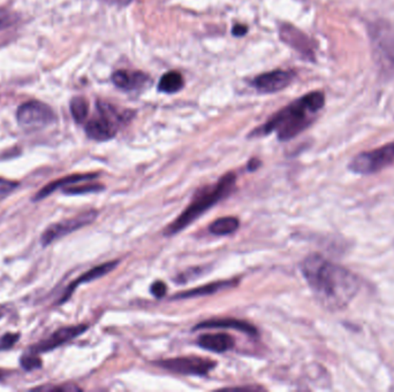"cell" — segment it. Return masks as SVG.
<instances>
[{
	"label": "cell",
	"mask_w": 394,
	"mask_h": 392,
	"mask_svg": "<svg viewBox=\"0 0 394 392\" xmlns=\"http://www.w3.org/2000/svg\"><path fill=\"white\" fill-rule=\"evenodd\" d=\"M132 111H123L109 102H99L97 112L85 124V133L97 142H105L116 136L121 127L129 122Z\"/></svg>",
	"instance_id": "obj_4"
},
{
	"label": "cell",
	"mask_w": 394,
	"mask_h": 392,
	"mask_svg": "<svg viewBox=\"0 0 394 392\" xmlns=\"http://www.w3.org/2000/svg\"><path fill=\"white\" fill-rule=\"evenodd\" d=\"M20 340V334H5L0 338V350H8L14 347V344Z\"/></svg>",
	"instance_id": "obj_23"
},
{
	"label": "cell",
	"mask_w": 394,
	"mask_h": 392,
	"mask_svg": "<svg viewBox=\"0 0 394 392\" xmlns=\"http://www.w3.org/2000/svg\"><path fill=\"white\" fill-rule=\"evenodd\" d=\"M150 81L148 75L138 70L119 69L112 74V82L116 88L125 91H135L143 88Z\"/></svg>",
	"instance_id": "obj_12"
},
{
	"label": "cell",
	"mask_w": 394,
	"mask_h": 392,
	"mask_svg": "<svg viewBox=\"0 0 394 392\" xmlns=\"http://www.w3.org/2000/svg\"><path fill=\"white\" fill-rule=\"evenodd\" d=\"M301 272L320 303L331 311H342L349 307L359 294V277L320 254L307 257L301 265Z\"/></svg>",
	"instance_id": "obj_1"
},
{
	"label": "cell",
	"mask_w": 394,
	"mask_h": 392,
	"mask_svg": "<svg viewBox=\"0 0 394 392\" xmlns=\"http://www.w3.org/2000/svg\"><path fill=\"white\" fill-rule=\"evenodd\" d=\"M324 105L325 95L323 92H309L273 114L263 126L251 133V136H265L277 133L279 140H293L313 124Z\"/></svg>",
	"instance_id": "obj_2"
},
{
	"label": "cell",
	"mask_w": 394,
	"mask_h": 392,
	"mask_svg": "<svg viewBox=\"0 0 394 392\" xmlns=\"http://www.w3.org/2000/svg\"><path fill=\"white\" fill-rule=\"evenodd\" d=\"M239 226L240 222L236 217H222V219H218L215 222H212L209 230L216 236H227V235L236 232Z\"/></svg>",
	"instance_id": "obj_19"
},
{
	"label": "cell",
	"mask_w": 394,
	"mask_h": 392,
	"mask_svg": "<svg viewBox=\"0 0 394 392\" xmlns=\"http://www.w3.org/2000/svg\"><path fill=\"white\" fill-rule=\"evenodd\" d=\"M96 217H97L96 210H88V212L80 214L78 217H72L68 220L60 221L58 224H51L42 234V237H41L42 246H50L51 243L56 242L61 237H65L66 235L74 232L85 226H88L95 221Z\"/></svg>",
	"instance_id": "obj_8"
},
{
	"label": "cell",
	"mask_w": 394,
	"mask_h": 392,
	"mask_svg": "<svg viewBox=\"0 0 394 392\" xmlns=\"http://www.w3.org/2000/svg\"><path fill=\"white\" fill-rule=\"evenodd\" d=\"M279 36L282 42L296 50V52H299L302 56V58L309 61L315 60V47H313V42L300 29L289 23H284L279 28Z\"/></svg>",
	"instance_id": "obj_10"
},
{
	"label": "cell",
	"mask_w": 394,
	"mask_h": 392,
	"mask_svg": "<svg viewBox=\"0 0 394 392\" xmlns=\"http://www.w3.org/2000/svg\"><path fill=\"white\" fill-rule=\"evenodd\" d=\"M72 116L78 123H83L89 113V104L83 97H75L71 102Z\"/></svg>",
	"instance_id": "obj_20"
},
{
	"label": "cell",
	"mask_w": 394,
	"mask_h": 392,
	"mask_svg": "<svg viewBox=\"0 0 394 392\" xmlns=\"http://www.w3.org/2000/svg\"><path fill=\"white\" fill-rule=\"evenodd\" d=\"M198 345L205 349V350L211 351V352H217V353H222L226 351L231 350L234 347V340L232 337L226 334H207L202 335L198 340Z\"/></svg>",
	"instance_id": "obj_15"
},
{
	"label": "cell",
	"mask_w": 394,
	"mask_h": 392,
	"mask_svg": "<svg viewBox=\"0 0 394 392\" xmlns=\"http://www.w3.org/2000/svg\"><path fill=\"white\" fill-rule=\"evenodd\" d=\"M260 162L256 159H253V160H250L249 165H248V169L249 171H255L257 167H260Z\"/></svg>",
	"instance_id": "obj_28"
},
{
	"label": "cell",
	"mask_w": 394,
	"mask_h": 392,
	"mask_svg": "<svg viewBox=\"0 0 394 392\" xmlns=\"http://www.w3.org/2000/svg\"><path fill=\"white\" fill-rule=\"evenodd\" d=\"M21 366L25 371H34V369L42 367V360L39 357V354L29 351L28 353L22 356Z\"/></svg>",
	"instance_id": "obj_21"
},
{
	"label": "cell",
	"mask_w": 394,
	"mask_h": 392,
	"mask_svg": "<svg viewBox=\"0 0 394 392\" xmlns=\"http://www.w3.org/2000/svg\"><path fill=\"white\" fill-rule=\"evenodd\" d=\"M106 4L110 5H118V6H126V5L130 4L133 0H102Z\"/></svg>",
	"instance_id": "obj_27"
},
{
	"label": "cell",
	"mask_w": 394,
	"mask_h": 392,
	"mask_svg": "<svg viewBox=\"0 0 394 392\" xmlns=\"http://www.w3.org/2000/svg\"><path fill=\"white\" fill-rule=\"evenodd\" d=\"M394 164V142L375 150L366 151L355 155L349 162V169L354 174L371 175Z\"/></svg>",
	"instance_id": "obj_5"
},
{
	"label": "cell",
	"mask_w": 394,
	"mask_h": 392,
	"mask_svg": "<svg viewBox=\"0 0 394 392\" xmlns=\"http://www.w3.org/2000/svg\"><path fill=\"white\" fill-rule=\"evenodd\" d=\"M5 376H6V373H5L4 371H1V369H0V381H1V380H4Z\"/></svg>",
	"instance_id": "obj_29"
},
{
	"label": "cell",
	"mask_w": 394,
	"mask_h": 392,
	"mask_svg": "<svg viewBox=\"0 0 394 392\" xmlns=\"http://www.w3.org/2000/svg\"><path fill=\"white\" fill-rule=\"evenodd\" d=\"M185 87V80L183 76L179 72L171 70L163 75L158 85V91L164 92V94H176Z\"/></svg>",
	"instance_id": "obj_18"
},
{
	"label": "cell",
	"mask_w": 394,
	"mask_h": 392,
	"mask_svg": "<svg viewBox=\"0 0 394 392\" xmlns=\"http://www.w3.org/2000/svg\"><path fill=\"white\" fill-rule=\"evenodd\" d=\"M17 119L19 124L25 129L39 130L54 121V113L50 106L43 102H25L19 107Z\"/></svg>",
	"instance_id": "obj_6"
},
{
	"label": "cell",
	"mask_w": 394,
	"mask_h": 392,
	"mask_svg": "<svg viewBox=\"0 0 394 392\" xmlns=\"http://www.w3.org/2000/svg\"><path fill=\"white\" fill-rule=\"evenodd\" d=\"M88 325H78V326L65 327L56 330L48 340H42L30 349L34 353H44L61 347L70 340H74L75 337L80 336L88 330Z\"/></svg>",
	"instance_id": "obj_11"
},
{
	"label": "cell",
	"mask_w": 394,
	"mask_h": 392,
	"mask_svg": "<svg viewBox=\"0 0 394 392\" xmlns=\"http://www.w3.org/2000/svg\"><path fill=\"white\" fill-rule=\"evenodd\" d=\"M15 22V17L11 14L10 12L0 10V30L8 28L10 25H13Z\"/></svg>",
	"instance_id": "obj_24"
},
{
	"label": "cell",
	"mask_w": 394,
	"mask_h": 392,
	"mask_svg": "<svg viewBox=\"0 0 394 392\" xmlns=\"http://www.w3.org/2000/svg\"><path fill=\"white\" fill-rule=\"evenodd\" d=\"M238 284V281L227 280V281H218V282H214V283L205 284L202 287H195L191 290L185 291L183 294H176L174 296V299H186V298L202 297V296H209V294H214L219 291L229 289Z\"/></svg>",
	"instance_id": "obj_17"
},
{
	"label": "cell",
	"mask_w": 394,
	"mask_h": 392,
	"mask_svg": "<svg viewBox=\"0 0 394 392\" xmlns=\"http://www.w3.org/2000/svg\"><path fill=\"white\" fill-rule=\"evenodd\" d=\"M159 367L166 371L183 375H197L205 376L216 367L215 361L197 357H179L159 360L155 362Z\"/></svg>",
	"instance_id": "obj_7"
},
{
	"label": "cell",
	"mask_w": 394,
	"mask_h": 392,
	"mask_svg": "<svg viewBox=\"0 0 394 392\" xmlns=\"http://www.w3.org/2000/svg\"><path fill=\"white\" fill-rule=\"evenodd\" d=\"M247 32H248V27L247 25L238 23V25L233 27L232 34L236 37H242V36L246 35Z\"/></svg>",
	"instance_id": "obj_26"
},
{
	"label": "cell",
	"mask_w": 394,
	"mask_h": 392,
	"mask_svg": "<svg viewBox=\"0 0 394 392\" xmlns=\"http://www.w3.org/2000/svg\"><path fill=\"white\" fill-rule=\"evenodd\" d=\"M119 261H110V263H102L99 266L94 267L92 270H88L87 273L83 274L82 276L79 277L70 287L66 289L63 298L60 299L59 304H63L65 301H68V298L71 297L72 294L74 292L75 289L83 283H88L92 281L97 280L99 277L104 276L106 274H109L111 270H114L118 266Z\"/></svg>",
	"instance_id": "obj_13"
},
{
	"label": "cell",
	"mask_w": 394,
	"mask_h": 392,
	"mask_svg": "<svg viewBox=\"0 0 394 392\" xmlns=\"http://www.w3.org/2000/svg\"><path fill=\"white\" fill-rule=\"evenodd\" d=\"M215 328L238 330L248 335H256L257 334L256 328L253 325L236 319L210 320V321H205L195 326V329H215Z\"/></svg>",
	"instance_id": "obj_14"
},
{
	"label": "cell",
	"mask_w": 394,
	"mask_h": 392,
	"mask_svg": "<svg viewBox=\"0 0 394 392\" xmlns=\"http://www.w3.org/2000/svg\"><path fill=\"white\" fill-rule=\"evenodd\" d=\"M296 78L292 70L275 69L253 78L251 85L260 94H275L287 88Z\"/></svg>",
	"instance_id": "obj_9"
},
{
	"label": "cell",
	"mask_w": 394,
	"mask_h": 392,
	"mask_svg": "<svg viewBox=\"0 0 394 392\" xmlns=\"http://www.w3.org/2000/svg\"><path fill=\"white\" fill-rule=\"evenodd\" d=\"M104 189L101 184H87V186H66L63 193L66 195H82V193H97Z\"/></svg>",
	"instance_id": "obj_22"
},
{
	"label": "cell",
	"mask_w": 394,
	"mask_h": 392,
	"mask_svg": "<svg viewBox=\"0 0 394 392\" xmlns=\"http://www.w3.org/2000/svg\"><path fill=\"white\" fill-rule=\"evenodd\" d=\"M166 291H167V287H166V284L162 281H157L155 283L152 285V294L155 296L156 298H162L165 296Z\"/></svg>",
	"instance_id": "obj_25"
},
{
	"label": "cell",
	"mask_w": 394,
	"mask_h": 392,
	"mask_svg": "<svg viewBox=\"0 0 394 392\" xmlns=\"http://www.w3.org/2000/svg\"><path fill=\"white\" fill-rule=\"evenodd\" d=\"M4 316H5L4 309H1V308H0V319H1V318H4Z\"/></svg>",
	"instance_id": "obj_30"
},
{
	"label": "cell",
	"mask_w": 394,
	"mask_h": 392,
	"mask_svg": "<svg viewBox=\"0 0 394 392\" xmlns=\"http://www.w3.org/2000/svg\"><path fill=\"white\" fill-rule=\"evenodd\" d=\"M236 176L233 173H229L222 176L215 186H207L205 189L198 191L189 206L166 228L165 235L171 236L183 230L187 226H189L191 222L201 217L202 214L210 210L222 198L229 196L236 186Z\"/></svg>",
	"instance_id": "obj_3"
},
{
	"label": "cell",
	"mask_w": 394,
	"mask_h": 392,
	"mask_svg": "<svg viewBox=\"0 0 394 392\" xmlns=\"http://www.w3.org/2000/svg\"><path fill=\"white\" fill-rule=\"evenodd\" d=\"M97 176H98V174H74V175L66 176V177H63V179H56L54 182L50 183L48 186H44V188L34 197V200L44 199L45 197L49 196L51 193H54L56 190L60 189V188H66V186H70V184L94 179H96Z\"/></svg>",
	"instance_id": "obj_16"
}]
</instances>
